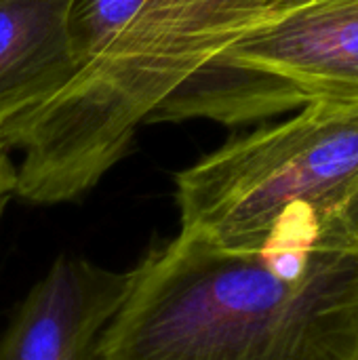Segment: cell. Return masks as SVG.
Here are the masks:
<instances>
[{"instance_id":"cell-1","label":"cell","mask_w":358,"mask_h":360,"mask_svg":"<svg viewBox=\"0 0 358 360\" xmlns=\"http://www.w3.org/2000/svg\"><path fill=\"white\" fill-rule=\"evenodd\" d=\"M99 360H358V190L289 209L247 247L152 243Z\"/></svg>"},{"instance_id":"cell-2","label":"cell","mask_w":358,"mask_h":360,"mask_svg":"<svg viewBox=\"0 0 358 360\" xmlns=\"http://www.w3.org/2000/svg\"><path fill=\"white\" fill-rule=\"evenodd\" d=\"M304 2L146 0L95 63L0 131L2 146L21 154L15 196L38 207L84 198L165 99L232 44Z\"/></svg>"},{"instance_id":"cell-3","label":"cell","mask_w":358,"mask_h":360,"mask_svg":"<svg viewBox=\"0 0 358 360\" xmlns=\"http://www.w3.org/2000/svg\"><path fill=\"white\" fill-rule=\"evenodd\" d=\"M179 230L247 247L289 209L358 190V105L310 103L228 139L173 177Z\"/></svg>"},{"instance_id":"cell-4","label":"cell","mask_w":358,"mask_h":360,"mask_svg":"<svg viewBox=\"0 0 358 360\" xmlns=\"http://www.w3.org/2000/svg\"><path fill=\"white\" fill-rule=\"evenodd\" d=\"M310 103L358 105V0H308L179 86L154 122L243 127Z\"/></svg>"},{"instance_id":"cell-5","label":"cell","mask_w":358,"mask_h":360,"mask_svg":"<svg viewBox=\"0 0 358 360\" xmlns=\"http://www.w3.org/2000/svg\"><path fill=\"white\" fill-rule=\"evenodd\" d=\"M127 289L129 270L59 255L15 306L0 333V360H99Z\"/></svg>"},{"instance_id":"cell-6","label":"cell","mask_w":358,"mask_h":360,"mask_svg":"<svg viewBox=\"0 0 358 360\" xmlns=\"http://www.w3.org/2000/svg\"><path fill=\"white\" fill-rule=\"evenodd\" d=\"M76 0H0V131L55 97L78 72Z\"/></svg>"},{"instance_id":"cell-7","label":"cell","mask_w":358,"mask_h":360,"mask_svg":"<svg viewBox=\"0 0 358 360\" xmlns=\"http://www.w3.org/2000/svg\"><path fill=\"white\" fill-rule=\"evenodd\" d=\"M146 0H76L70 17L78 72L95 63L129 27ZM76 72V74H78Z\"/></svg>"},{"instance_id":"cell-8","label":"cell","mask_w":358,"mask_h":360,"mask_svg":"<svg viewBox=\"0 0 358 360\" xmlns=\"http://www.w3.org/2000/svg\"><path fill=\"white\" fill-rule=\"evenodd\" d=\"M11 198H15V162L11 158V152L0 141V219Z\"/></svg>"}]
</instances>
